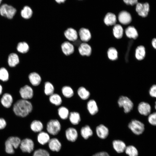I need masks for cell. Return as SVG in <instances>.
Here are the masks:
<instances>
[{
    "mask_svg": "<svg viewBox=\"0 0 156 156\" xmlns=\"http://www.w3.org/2000/svg\"><path fill=\"white\" fill-rule=\"evenodd\" d=\"M55 88L54 86L50 82L47 81L44 83V92L47 96H50L54 93Z\"/></svg>",
    "mask_w": 156,
    "mask_h": 156,
    "instance_id": "34",
    "label": "cell"
},
{
    "mask_svg": "<svg viewBox=\"0 0 156 156\" xmlns=\"http://www.w3.org/2000/svg\"><path fill=\"white\" fill-rule=\"evenodd\" d=\"M57 113L60 118L63 120H66L68 118L70 113L68 109L64 106H61L58 108Z\"/></svg>",
    "mask_w": 156,
    "mask_h": 156,
    "instance_id": "31",
    "label": "cell"
},
{
    "mask_svg": "<svg viewBox=\"0 0 156 156\" xmlns=\"http://www.w3.org/2000/svg\"><path fill=\"white\" fill-rule=\"evenodd\" d=\"M92 156H110L108 153L105 151H101L97 153Z\"/></svg>",
    "mask_w": 156,
    "mask_h": 156,
    "instance_id": "47",
    "label": "cell"
},
{
    "mask_svg": "<svg viewBox=\"0 0 156 156\" xmlns=\"http://www.w3.org/2000/svg\"><path fill=\"white\" fill-rule=\"evenodd\" d=\"M9 74L7 69L4 67L0 68V79L2 81L5 82L9 79Z\"/></svg>",
    "mask_w": 156,
    "mask_h": 156,
    "instance_id": "41",
    "label": "cell"
},
{
    "mask_svg": "<svg viewBox=\"0 0 156 156\" xmlns=\"http://www.w3.org/2000/svg\"><path fill=\"white\" fill-rule=\"evenodd\" d=\"M48 143L49 147L52 151L59 152L61 148V144L57 138L50 139Z\"/></svg>",
    "mask_w": 156,
    "mask_h": 156,
    "instance_id": "19",
    "label": "cell"
},
{
    "mask_svg": "<svg viewBox=\"0 0 156 156\" xmlns=\"http://www.w3.org/2000/svg\"><path fill=\"white\" fill-rule=\"evenodd\" d=\"M33 156H50V155L47 151L40 148L34 151Z\"/></svg>",
    "mask_w": 156,
    "mask_h": 156,
    "instance_id": "42",
    "label": "cell"
},
{
    "mask_svg": "<svg viewBox=\"0 0 156 156\" xmlns=\"http://www.w3.org/2000/svg\"><path fill=\"white\" fill-rule=\"evenodd\" d=\"M29 45L25 42H19L16 47L17 51L22 53H25L29 51Z\"/></svg>",
    "mask_w": 156,
    "mask_h": 156,
    "instance_id": "36",
    "label": "cell"
},
{
    "mask_svg": "<svg viewBox=\"0 0 156 156\" xmlns=\"http://www.w3.org/2000/svg\"><path fill=\"white\" fill-rule=\"evenodd\" d=\"M152 44L153 47L155 49L156 48V39H153L152 42Z\"/></svg>",
    "mask_w": 156,
    "mask_h": 156,
    "instance_id": "48",
    "label": "cell"
},
{
    "mask_svg": "<svg viewBox=\"0 0 156 156\" xmlns=\"http://www.w3.org/2000/svg\"><path fill=\"white\" fill-rule=\"evenodd\" d=\"M77 93L82 100H86L90 97V93L89 90L83 86L79 87L77 90Z\"/></svg>",
    "mask_w": 156,
    "mask_h": 156,
    "instance_id": "25",
    "label": "cell"
},
{
    "mask_svg": "<svg viewBox=\"0 0 156 156\" xmlns=\"http://www.w3.org/2000/svg\"><path fill=\"white\" fill-rule=\"evenodd\" d=\"M19 58L18 55L15 53H12L9 54L8 59L9 66L11 67L16 66L19 62Z\"/></svg>",
    "mask_w": 156,
    "mask_h": 156,
    "instance_id": "23",
    "label": "cell"
},
{
    "mask_svg": "<svg viewBox=\"0 0 156 156\" xmlns=\"http://www.w3.org/2000/svg\"><path fill=\"white\" fill-rule=\"evenodd\" d=\"M20 147L23 152L30 153L34 150V142L32 140L30 139L25 138L21 141Z\"/></svg>",
    "mask_w": 156,
    "mask_h": 156,
    "instance_id": "7",
    "label": "cell"
},
{
    "mask_svg": "<svg viewBox=\"0 0 156 156\" xmlns=\"http://www.w3.org/2000/svg\"><path fill=\"white\" fill-rule=\"evenodd\" d=\"M124 2L127 5H133L138 2V0H123Z\"/></svg>",
    "mask_w": 156,
    "mask_h": 156,
    "instance_id": "46",
    "label": "cell"
},
{
    "mask_svg": "<svg viewBox=\"0 0 156 156\" xmlns=\"http://www.w3.org/2000/svg\"><path fill=\"white\" fill-rule=\"evenodd\" d=\"M49 100L51 104L56 106L60 105L62 102V100L60 96L56 93H53L49 96Z\"/></svg>",
    "mask_w": 156,
    "mask_h": 156,
    "instance_id": "29",
    "label": "cell"
},
{
    "mask_svg": "<svg viewBox=\"0 0 156 156\" xmlns=\"http://www.w3.org/2000/svg\"><path fill=\"white\" fill-rule=\"evenodd\" d=\"M125 151L129 156H138V155L137 149L133 145L126 146Z\"/></svg>",
    "mask_w": 156,
    "mask_h": 156,
    "instance_id": "39",
    "label": "cell"
},
{
    "mask_svg": "<svg viewBox=\"0 0 156 156\" xmlns=\"http://www.w3.org/2000/svg\"><path fill=\"white\" fill-rule=\"evenodd\" d=\"M31 130L35 132H40L43 128V125L42 122L39 120H33L30 125Z\"/></svg>",
    "mask_w": 156,
    "mask_h": 156,
    "instance_id": "30",
    "label": "cell"
},
{
    "mask_svg": "<svg viewBox=\"0 0 156 156\" xmlns=\"http://www.w3.org/2000/svg\"><path fill=\"white\" fill-rule=\"evenodd\" d=\"M125 34L128 38L135 39L138 36V32L135 28L133 26H129L125 30Z\"/></svg>",
    "mask_w": 156,
    "mask_h": 156,
    "instance_id": "32",
    "label": "cell"
},
{
    "mask_svg": "<svg viewBox=\"0 0 156 156\" xmlns=\"http://www.w3.org/2000/svg\"><path fill=\"white\" fill-rule=\"evenodd\" d=\"M3 88L1 85L0 84V95L2 94V92Z\"/></svg>",
    "mask_w": 156,
    "mask_h": 156,
    "instance_id": "50",
    "label": "cell"
},
{
    "mask_svg": "<svg viewBox=\"0 0 156 156\" xmlns=\"http://www.w3.org/2000/svg\"><path fill=\"white\" fill-rule=\"evenodd\" d=\"M65 133L66 138L69 141L74 142L77 140L78 133L77 130L75 128L69 127L66 129Z\"/></svg>",
    "mask_w": 156,
    "mask_h": 156,
    "instance_id": "16",
    "label": "cell"
},
{
    "mask_svg": "<svg viewBox=\"0 0 156 156\" xmlns=\"http://www.w3.org/2000/svg\"><path fill=\"white\" fill-rule=\"evenodd\" d=\"M118 19L120 22L123 25H127L130 23L132 18L129 13L125 11L121 12L118 16Z\"/></svg>",
    "mask_w": 156,
    "mask_h": 156,
    "instance_id": "18",
    "label": "cell"
},
{
    "mask_svg": "<svg viewBox=\"0 0 156 156\" xmlns=\"http://www.w3.org/2000/svg\"><path fill=\"white\" fill-rule=\"evenodd\" d=\"M64 34L65 38L70 41L75 42L78 38V32L72 27L67 28L64 31Z\"/></svg>",
    "mask_w": 156,
    "mask_h": 156,
    "instance_id": "11",
    "label": "cell"
},
{
    "mask_svg": "<svg viewBox=\"0 0 156 156\" xmlns=\"http://www.w3.org/2000/svg\"><path fill=\"white\" fill-rule=\"evenodd\" d=\"M57 3H60L64 2L66 0H55Z\"/></svg>",
    "mask_w": 156,
    "mask_h": 156,
    "instance_id": "49",
    "label": "cell"
},
{
    "mask_svg": "<svg viewBox=\"0 0 156 156\" xmlns=\"http://www.w3.org/2000/svg\"><path fill=\"white\" fill-rule=\"evenodd\" d=\"M137 108L139 113L144 116H148L151 113V110L150 104L144 101L140 102L138 105Z\"/></svg>",
    "mask_w": 156,
    "mask_h": 156,
    "instance_id": "10",
    "label": "cell"
},
{
    "mask_svg": "<svg viewBox=\"0 0 156 156\" xmlns=\"http://www.w3.org/2000/svg\"><path fill=\"white\" fill-rule=\"evenodd\" d=\"M68 118L70 123L74 125H78L81 120L80 114L77 112L73 111L70 112Z\"/></svg>",
    "mask_w": 156,
    "mask_h": 156,
    "instance_id": "24",
    "label": "cell"
},
{
    "mask_svg": "<svg viewBox=\"0 0 156 156\" xmlns=\"http://www.w3.org/2000/svg\"><path fill=\"white\" fill-rule=\"evenodd\" d=\"M61 125L60 121L57 119H52L47 123L46 129L48 133L55 135L60 131Z\"/></svg>",
    "mask_w": 156,
    "mask_h": 156,
    "instance_id": "5",
    "label": "cell"
},
{
    "mask_svg": "<svg viewBox=\"0 0 156 156\" xmlns=\"http://www.w3.org/2000/svg\"><path fill=\"white\" fill-rule=\"evenodd\" d=\"M104 21L105 24L107 26L114 25L116 22V16L113 13H108L104 18Z\"/></svg>",
    "mask_w": 156,
    "mask_h": 156,
    "instance_id": "28",
    "label": "cell"
},
{
    "mask_svg": "<svg viewBox=\"0 0 156 156\" xmlns=\"http://www.w3.org/2000/svg\"><path fill=\"white\" fill-rule=\"evenodd\" d=\"M16 11L15 8L6 4H3L0 7V14L9 19L13 18Z\"/></svg>",
    "mask_w": 156,
    "mask_h": 156,
    "instance_id": "6",
    "label": "cell"
},
{
    "mask_svg": "<svg viewBox=\"0 0 156 156\" xmlns=\"http://www.w3.org/2000/svg\"><path fill=\"white\" fill-rule=\"evenodd\" d=\"M123 30L121 26L119 24L115 25L113 28V33L115 37L118 39L122 36Z\"/></svg>",
    "mask_w": 156,
    "mask_h": 156,
    "instance_id": "37",
    "label": "cell"
},
{
    "mask_svg": "<svg viewBox=\"0 0 156 156\" xmlns=\"http://www.w3.org/2000/svg\"><path fill=\"white\" fill-rule=\"evenodd\" d=\"M33 14L31 9L29 7L25 6L21 12V15L24 19H28L31 17Z\"/></svg>",
    "mask_w": 156,
    "mask_h": 156,
    "instance_id": "38",
    "label": "cell"
},
{
    "mask_svg": "<svg viewBox=\"0 0 156 156\" xmlns=\"http://www.w3.org/2000/svg\"><path fill=\"white\" fill-rule=\"evenodd\" d=\"M117 103L120 107L123 109L124 113L127 114L133 109L134 104L131 100L127 96H121L118 98Z\"/></svg>",
    "mask_w": 156,
    "mask_h": 156,
    "instance_id": "3",
    "label": "cell"
},
{
    "mask_svg": "<svg viewBox=\"0 0 156 156\" xmlns=\"http://www.w3.org/2000/svg\"><path fill=\"white\" fill-rule=\"evenodd\" d=\"M81 136L85 139L87 140L93 134V132L90 127L86 125L82 127L80 130Z\"/></svg>",
    "mask_w": 156,
    "mask_h": 156,
    "instance_id": "26",
    "label": "cell"
},
{
    "mask_svg": "<svg viewBox=\"0 0 156 156\" xmlns=\"http://www.w3.org/2000/svg\"><path fill=\"white\" fill-rule=\"evenodd\" d=\"M50 139L49 133L44 131L40 132L37 136L38 142L42 145L48 143Z\"/></svg>",
    "mask_w": 156,
    "mask_h": 156,
    "instance_id": "27",
    "label": "cell"
},
{
    "mask_svg": "<svg viewBox=\"0 0 156 156\" xmlns=\"http://www.w3.org/2000/svg\"><path fill=\"white\" fill-rule=\"evenodd\" d=\"M32 109L31 102L23 99L16 101L13 107V111L15 114L21 117L27 116L31 112Z\"/></svg>",
    "mask_w": 156,
    "mask_h": 156,
    "instance_id": "1",
    "label": "cell"
},
{
    "mask_svg": "<svg viewBox=\"0 0 156 156\" xmlns=\"http://www.w3.org/2000/svg\"><path fill=\"white\" fill-rule=\"evenodd\" d=\"M19 93L22 99L26 100L31 99L34 95L32 88L28 85L21 87L20 89Z\"/></svg>",
    "mask_w": 156,
    "mask_h": 156,
    "instance_id": "8",
    "label": "cell"
},
{
    "mask_svg": "<svg viewBox=\"0 0 156 156\" xmlns=\"http://www.w3.org/2000/svg\"><path fill=\"white\" fill-rule=\"evenodd\" d=\"M6 125V122L3 118H0V129H4Z\"/></svg>",
    "mask_w": 156,
    "mask_h": 156,
    "instance_id": "45",
    "label": "cell"
},
{
    "mask_svg": "<svg viewBox=\"0 0 156 156\" xmlns=\"http://www.w3.org/2000/svg\"><path fill=\"white\" fill-rule=\"evenodd\" d=\"M145 50L144 47L143 46H138L136 49L135 56L136 58L138 60H141L145 57Z\"/></svg>",
    "mask_w": 156,
    "mask_h": 156,
    "instance_id": "35",
    "label": "cell"
},
{
    "mask_svg": "<svg viewBox=\"0 0 156 156\" xmlns=\"http://www.w3.org/2000/svg\"><path fill=\"white\" fill-rule=\"evenodd\" d=\"M149 94L151 97L156 98V85L155 84H153L150 87L149 90Z\"/></svg>",
    "mask_w": 156,
    "mask_h": 156,
    "instance_id": "44",
    "label": "cell"
},
{
    "mask_svg": "<svg viewBox=\"0 0 156 156\" xmlns=\"http://www.w3.org/2000/svg\"><path fill=\"white\" fill-rule=\"evenodd\" d=\"M78 51L82 56H90L92 53V49L91 46L87 42H83L79 46Z\"/></svg>",
    "mask_w": 156,
    "mask_h": 156,
    "instance_id": "14",
    "label": "cell"
},
{
    "mask_svg": "<svg viewBox=\"0 0 156 156\" xmlns=\"http://www.w3.org/2000/svg\"><path fill=\"white\" fill-rule=\"evenodd\" d=\"M13 102L12 96L8 93H5L2 96L1 102L2 105L5 108H9L12 105Z\"/></svg>",
    "mask_w": 156,
    "mask_h": 156,
    "instance_id": "20",
    "label": "cell"
},
{
    "mask_svg": "<svg viewBox=\"0 0 156 156\" xmlns=\"http://www.w3.org/2000/svg\"><path fill=\"white\" fill-rule=\"evenodd\" d=\"M2 0H0V4H1Z\"/></svg>",
    "mask_w": 156,
    "mask_h": 156,
    "instance_id": "51",
    "label": "cell"
},
{
    "mask_svg": "<svg viewBox=\"0 0 156 156\" xmlns=\"http://www.w3.org/2000/svg\"><path fill=\"white\" fill-rule=\"evenodd\" d=\"M62 51L66 56H69L73 54L75 51V47L72 44L68 41L63 42L61 45Z\"/></svg>",
    "mask_w": 156,
    "mask_h": 156,
    "instance_id": "12",
    "label": "cell"
},
{
    "mask_svg": "<svg viewBox=\"0 0 156 156\" xmlns=\"http://www.w3.org/2000/svg\"><path fill=\"white\" fill-rule=\"evenodd\" d=\"M96 132L98 137L102 139H105L107 138L109 133L108 128L102 124L96 127Z\"/></svg>",
    "mask_w": 156,
    "mask_h": 156,
    "instance_id": "13",
    "label": "cell"
},
{
    "mask_svg": "<svg viewBox=\"0 0 156 156\" xmlns=\"http://www.w3.org/2000/svg\"><path fill=\"white\" fill-rule=\"evenodd\" d=\"M113 148L118 153H121L125 151L126 146L123 141L120 140H115L112 142Z\"/></svg>",
    "mask_w": 156,
    "mask_h": 156,
    "instance_id": "21",
    "label": "cell"
},
{
    "mask_svg": "<svg viewBox=\"0 0 156 156\" xmlns=\"http://www.w3.org/2000/svg\"><path fill=\"white\" fill-rule=\"evenodd\" d=\"M21 140L17 137H9L5 143L6 152L9 154H13L14 152V148H17L20 145Z\"/></svg>",
    "mask_w": 156,
    "mask_h": 156,
    "instance_id": "2",
    "label": "cell"
},
{
    "mask_svg": "<svg viewBox=\"0 0 156 156\" xmlns=\"http://www.w3.org/2000/svg\"><path fill=\"white\" fill-rule=\"evenodd\" d=\"M148 121L151 125L153 126L156 125V113L155 112L150 113L148 115Z\"/></svg>",
    "mask_w": 156,
    "mask_h": 156,
    "instance_id": "43",
    "label": "cell"
},
{
    "mask_svg": "<svg viewBox=\"0 0 156 156\" xmlns=\"http://www.w3.org/2000/svg\"><path fill=\"white\" fill-rule=\"evenodd\" d=\"M30 83L34 86H37L41 83L42 78L40 75L36 72L31 73L29 75Z\"/></svg>",
    "mask_w": 156,
    "mask_h": 156,
    "instance_id": "22",
    "label": "cell"
},
{
    "mask_svg": "<svg viewBox=\"0 0 156 156\" xmlns=\"http://www.w3.org/2000/svg\"><path fill=\"white\" fill-rule=\"evenodd\" d=\"M87 110L91 115L96 114L99 112V107L96 101L93 99L89 100L87 104Z\"/></svg>",
    "mask_w": 156,
    "mask_h": 156,
    "instance_id": "17",
    "label": "cell"
},
{
    "mask_svg": "<svg viewBox=\"0 0 156 156\" xmlns=\"http://www.w3.org/2000/svg\"><path fill=\"white\" fill-rule=\"evenodd\" d=\"M61 91L63 95L67 98H71L74 94L73 88L68 86H63L62 88Z\"/></svg>",
    "mask_w": 156,
    "mask_h": 156,
    "instance_id": "33",
    "label": "cell"
},
{
    "mask_svg": "<svg viewBox=\"0 0 156 156\" xmlns=\"http://www.w3.org/2000/svg\"><path fill=\"white\" fill-rule=\"evenodd\" d=\"M136 10L138 15L142 17H146L149 10V5L147 3H138L136 4Z\"/></svg>",
    "mask_w": 156,
    "mask_h": 156,
    "instance_id": "9",
    "label": "cell"
},
{
    "mask_svg": "<svg viewBox=\"0 0 156 156\" xmlns=\"http://www.w3.org/2000/svg\"><path fill=\"white\" fill-rule=\"evenodd\" d=\"M128 127L134 134L137 135L142 134L145 130L144 123L135 119L131 120L129 123Z\"/></svg>",
    "mask_w": 156,
    "mask_h": 156,
    "instance_id": "4",
    "label": "cell"
},
{
    "mask_svg": "<svg viewBox=\"0 0 156 156\" xmlns=\"http://www.w3.org/2000/svg\"><path fill=\"white\" fill-rule=\"evenodd\" d=\"M107 55L109 59L112 60H116L118 58V52L114 47L109 48L107 51Z\"/></svg>",
    "mask_w": 156,
    "mask_h": 156,
    "instance_id": "40",
    "label": "cell"
},
{
    "mask_svg": "<svg viewBox=\"0 0 156 156\" xmlns=\"http://www.w3.org/2000/svg\"><path fill=\"white\" fill-rule=\"evenodd\" d=\"M78 36L83 42H87L91 38V34L89 29L85 27H81L78 31Z\"/></svg>",
    "mask_w": 156,
    "mask_h": 156,
    "instance_id": "15",
    "label": "cell"
}]
</instances>
